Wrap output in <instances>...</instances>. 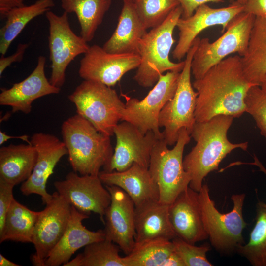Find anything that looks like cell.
<instances>
[{"instance_id":"obj_1","label":"cell","mask_w":266,"mask_h":266,"mask_svg":"<svg viewBox=\"0 0 266 266\" xmlns=\"http://www.w3.org/2000/svg\"><path fill=\"white\" fill-rule=\"evenodd\" d=\"M192 85L198 93L196 122L206 121L219 115L240 117L246 112L247 93L255 85L245 77L238 55L224 59Z\"/></svg>"},{"instance_id":"obj_2","label":"cell","mask_w":266,"mask_h":266,"mask_svg":"<svg viewBox=\"0 0 266 266\" xmlns=\"http://www.w3.org/2000/svg\"><path fill=\"white\" fill-rule=\"evenodd\" d=\"M231 116L219 115L203 122H196L191 136L196 144L183 158L185 170L190 175L189 187L199 192L204 178L218 169L221 161L236 148L246 151L248 142L233 143L227 132L233 119Z\"/></svg>"},{"instance_id":"obj_3","label":"cell","mask_w":266,"mask_h":266,"mask_svg":"<svg viewBox=\"0 0 266 266\" xmlns=\"http://www.w3.org/2000/svg\"><path fill=\"white\" fill-rule=\"evenodd\" d=\"M63 141L73 171L99 175L109 165L113 149L110 136L99 132L87 119L76 114L61 125Z\"/></svg>"},{"instance_id":"obj_4","label":"cell","mask_w":266,"mask_h":266,"mask_svg":"<svg viewBox=\"0 0 266 266\" xmlns=\"http://www.w3.org/2000/svg\"><path fill=\"white\" fill-rule=\"evenodd\" d=\"M180 5L175 8L163 23L152 28L141 40L139 47L140 64L133 79L143 87L154 86L160 76L166 71L181 72L185 62L175 63L169 54L175 40L173 31L181 17Z\"/></svg>"},{"instance_id":"obj_5","label":"cell","mask_w":266,"mask_h":266,"mask_svg":"<svg viewBox=\"0 0 266 266\" xmlns=\"http://www.w3.org/2000/svg\"><path fill=\"white\" fill-rule=\"evenodd\" d=\"M199 195L203 222L211 245L221 253L236 252L239 246L244 244L242 232L247 223L243 217L242 209L245 194L232 195L233 206L226 213L216 208L206 184H202Z\"/></svg>"},{"instance_id":"obj_6","label":"cell","mask_w":266,"mask_h":266,"mask_svg":"<svg viewBox=\"0 0 266 266\" xmlns=\"http://www.w3.org/2000/svg\"><path fill=\"white\" fill-rule=\"evenodd\" d=\"M191 135L182 129L174 147L169 149L164 139H158L151 154L148 167L158 185L159 201L169 205L189 186L191 178L183 166V152Z\"/></svg>"},{"instance_id":"obj_7","label":"cell","mask_w":266,"mask_h":266,"mask_svg":"<svg viewBox=\"0 0 266 266\" xmlns=\"http://www.w3.org/2000/svg\"><path fill=\"white\" fill-rule=\"evenodd\" d=\"M77 114L89 121L100 132L110 136L120 120L125 104L111 87L84 80L68 96Z\"/></svg>"},{"instance_id":"obj_8","label":"cell","mask_w":266,"mask_h":266,"mask_svg":"<svg viewBox=\"0 0 266 266\" xmlns=\"http://www.w3.org/2000/svg\"><path fill=\"white\" fill-rule=\"evenodd\" d=\"M255 16L242 12L228 25L225 32L215 41L200 39L191 62L195 80L201 78L213 66L233 53L242 57L246 52Z\"/></svg>"},{"instance_id":"obj_9","label":"cell","mask_w":266,"mask_h":266,"mask_svg":"<svg viewBox=\"0 0 266 266\" xmlns=\"http://www.w3.org/2000/svg\"><path fill=\"white\" fill-rule=\"evenodd\" d=\"M200 39L197 37L187 52L175 93L159 115V125L164 128L163 138L168 146L176 144L182 129H186L190 134L196 122L195 111L198 93L191 81V62Z\"/></svg>"},{"instance_id":"obj_10","label":"cell","mask_w":266,"mask_h":266,"mask_svg":"<svg viewBox=\"0 0 266 266\" xmlns=\"http://www.w3.org/2000/svg\"><path fill=\"white\" fill-rule=\"evenodd\" d=\"M180 75V72L176 71H167L161 75L153 88L140 100L124 96L126 101L121 121L132 124L144 134L152 131L159 139H164L159 125V115L174 95Z\"/></svg>"},{"instance_id":"obj_11","label":"cell","mask_w":266,"mask_h":266,"mask_svg":"<svg viewBox=\"0 0 266 266\" xmlns=\"http://www.w3.org/2000/svg\"><path fill=\"white\" fill-rule=\"evenodd\" d=\"M49 23L48 47L51 62L50 82L61 88L66 80V71L70 63L78 55L85 54L90 46L72 30L68 13L60 16L49 10L45 13Z\"/></svg>"},{"instance_id":"obj_12","label":"cell","mask_w":266,"mask_h":266,"mask_svg":"<svg viewBox=\"0 0 266 266\" xmlns=\"http://www.w3.org/2000/svg\"><path fill=\"white\" fill-rule=\"evenodd\" d=\"M45 205L39 211L33 237L35 252L31 261L36 266H44L45 260L65 233L71 215V205L57 191Z\"/></svg>"},{"instance_id":"obj_13","label":"cell","mask_w":266,"mask_h":266,"mask_svg":"<svg viewBox=\"0 0 266 266\" xmlns=\"http://www.w3.org/2000/svg\"><path fill=\"white\" fill-rule=\"evenodd\" d=\"M56 191L79 211L89 215L98 214L105 224V214L111 203L109 191L99 175H79L69 172L64 180L54 183Z\"/></svg>"},{"instance_id":"obj_14","label":"cell","mask_w":266,"mask_h":266,"mask_svg":"<svg viewBox=\"0 0 266 266\" xmlns=\"http://www.w3.org/2000/svg\"><path fill=\"white\" fill-rule=\"evenodd\" d=\"M140 64L138 54L111 53L94 44L90 46L80 60L78 73L84 80L99 82L111 87L126 73L137 68Z\"/></svg>"},{"instance_id":"obj_15","label":"cell","mask_w":266,"mask_h":266,"mask_svg":"<svg viewBox=\"0 0 266 266\" xmlns=\"http://www.w3.org/2000/svg\"><path fill=\"white\" fill-rule=\"evenodd\" d=\"M116 143L105 170L122 171L134 163L148 168L152 149L159 139L152 131L145 134L132 124L122 121L114 130Z\"/></svg>"},{"instance_id":"obj_16","label":"cell","mask_w":266,"mask_h":266,"mask_svg":"<svg viewBox=\"0 0 266 266\" xmlns=\"http://www.w3.org/2000/svg\"><path fill=\"white\" fill-rule=\"evenodd\" d=\"M30 139L36 149L37 158L32 174L22 183L20 191L25 196L33 194L39 195L46 204L52 198V194L46 190L48 179L60 159L67 154V150L63 141L51 134L36 133Z\"/></svg>"},{"instance_id":"obj_17","label":"cell","mask_w":266,"mask_h":266,"mask_svg":"<svg viewBox=\"0 0 266 266\" xmlns=\"http://www.w3.org/2000/svg\"><path fill=\"white\" fill-rule=\"evenodd\" d=\"M105 186L111 196L110 204L104 216L105 238L117 244L128 255L135 243V206L121 188L114 185Z\"/></svg>"},{"instance_id":"obj_18","label":"cell","mask_w":266,"mask_h":266,"mask_svg":"<svg viewBox=\"0 0 266 266\" xmlns=\"http://www.w3.org/2000/svg\"><path fill=\"white\" fill-rule=\"evenodd\" d=\"M243 10V5L236 2L219 8H211L203 4L199 6L190 17L180 18L176 25L179 39L172 52L173 58L180 61L184 57L198 34L204 29L221 25L222 32L224 33L230 22Z\"/></svg>"},{"instance_id":"obj_19","label":"cell","mask_w":266,"mask_h":266,"mask_svg":"<svg viewBox=\"0 0 266 266\" xmlns=\"http://www.w3.org/2000/svg\"><path fill=\"white\" fill-rule=\"evenodd\" d=\"M46 57L39 56L36 67L23 80L14 84L0 94V105L10 106L12 112L29 114L35 100L51 94L59 93L61 88L53 85L45 73Z\"/></svg>"},{"instance_id":"obj_20","label":"cell","mask_w":266,"mask_h":266,"mask_svg":"<svg viewBox=\"0 0 266 266\" xmlns=\"http://www.w3.org/2000/svg\"><path fill=\"white\" fill-rule=\"evenodd\" d=\"M169 217L177 237L192 244L208 238L203 222L199 192L189 186L169 205Z\"/></svg>"},{"instance_id":"obj_21","label":"cell","mask_w":266,"mask_h":266,"mask_svg":"<svg viewBox=\"0 0 266 266\" xmlns=\"http://www.w3.org/2000/svg\"><path fill=\"white\" fill-rule=\"evenodd\" d=\"M89 217V215L71 205V215L66 230L45 260L44 266H64L79 249L105 238L103 230L92 231L83 225V220Z\"/></svg>"},{"instance_id":"obj_22","label":"cell","mask_w":266,"mask_h":266,"mask_svg":"<svg viewBox=\"0 0 266 266\" xmlns=\"http://www.w3.org/2000/svg\"><path fill=\"white\" fill-rule=\"evenodd\" d=\"M99 176L104 185L116 186L123 190L132 199L135 207L159 200L158 185L148 168L136 163L122 171H100Z\"/></svg>"},{"instance_id":"obj_23","label":"cell","mask_w":266,"mask_h":266,"mask_svg":"<svg viewBox=\"0 0 266 266\" xmlns=\"http://www.w3.org/2000/svg\"><path fill=\"white\" fill-rule=\"evenodd\" d=\"M135 243L177 237L169 217V205L159 200L135 207Z\"/></svg>"},{"instance_id":"obj_24","label":"cell","mask_w":266,"mask_h":266,"mask_svg":"<svg viewBox=\"0 0 266 266\" xmlns=\"http://www.w3.org/2000/svg\"><path fill=\"white\" fill-rule=\"evenodd\" d=\"M147 33L133 2H123L115 30L102 47L111 53L138 54L140 42Z\"/></svg>"},{"instance_id":"obj_25","label":"cell","mask_w":266,"mask_h":266,"mask_svg":"<svg viewBox=\"0 0 266 266\" xmlns=\"http://www.w3.org/2000/svg\"><path fill=\"white\" fill-rule=\"evenodd\" d=\"M37 158L36 148L28 143L13 144L0 148V179L14 186L31 176Z\"/></svg>"},{"instance_id":"obj_26","label":"cell","mask_w":266,"mask_h":266,"mask_svg":"<svg viewBox=\"0 0 266 266\" xmlns=\"http://www.w3.org/2000/svg\"><path fill=\"white\" fill-rule=\"evenodd\" d=\"M241 57L245 77L260 86L266 75V20L255 17L246 52Z\"/></svg>"},{"instance_id":"obj_27","label":"cell","mask_w":266,"mask_h":266,"mask_svg":"<svg viewBox=\"0 0 266 266\" xmlns=\"http://www.w3.org/2000/svg\"><path fill=\"white\" fill-rule=\"evenodd\" d=\"M111 2V0H61V6L67 13L76 15L80 26V36L89 42L94 38Z\"/></svg>"},{"instance_id":"obj_28","label":"cell","mask_w":266,"mask_h":266,"mask_svg":"<svg viewBox=\"0 0 266 266\" xmlns=\"http://www.w3.org/2000/svg\"><path fill=\"white\" fill-rule=\"evenodd\" d=\"M39 213V211L30 210L14 199L0 231V243L5 241L32 243Z\"/></svg>"},{"instance_id":"obj_29","label":"cell","mask_w":266,"mask_h":266,"mask_svg":"<svg viewBox=\"0 0 266 266\" xmlns=\"http://www.w3.org/2000/svg\"><path fill=\"white\" fill-rule=\"evenodd\" d=\"M53 0H37L30 5L14 8L7 14L0 30V53L4 56L13 41L26 26L34 18L45 13L55 6Z\"/></svg>"},{"instance_id":"obj_30","label":"cell","mask_w":266,"mask_h":266,"mask_svg":"<svg viewBox=\"0 0 266 266\" xmlns=\"http://www.w3.org/2000/svg\"><path fill=\"white\" fill-rule=\"evenodd\" d=\"M120 248L107 239L91 243L72 260L63 266H126Z\"/></svg>"},{"instance_id":"obj_31","label":"cell","mask_w":266,"mask_h":266,"mask_svg":"<svg viewBox=\"0 0 266 266\" xmlns=\"http://www.w3.org/2000/svg\"><path fill=\"white\" fill-rule=\"evenodd\" d=\"M174 251L172 240L153 239L135 243L131 252L124 259L126 266H160Z\"/></svg>"},{"instance_id":"obj_32","label":"cell","mask_w":266,"mask_h":266,"mask_svg":"<svg viewBox=\"0 0 266 266\" xmlns=\"http://www.w3.org/2000/svg\"><path fill=\"white\" fill-rule=\"evenodd\" d=\"M236 252L254 266H266V206L259 201L256 205V222L249 242L239 246Z\"/></svg>"},{"instance_id":"obj_33","label":"cell","mask_w":266,"mask_h":266,"mask_svg":"<svg viewBox=\"0 0 266 266\" xmlns=\"http://www.w3.org/2000/svg\"><path fill=\"white\" fill-rule=\"evenodd\" d=\"M133 3L146 30L161 25L180 5L178 0H134Z\"/></svg>"},{"instance_id":"obj_34","label":"cell","mask_w":266,"mask_h":266,"mask_svg":"<svg viewBox=\"0 0 266 266\" xmlns=\"http://www.w3.org/2000/svg\"><path fill=\"white\" fill-rule=\"evenodd\" d=\"M244 102L246 112L253 117L266 140V92L260 86L254 85L248 91Z\"/></svg>"},{"instance_id":"obj_35","label":"cell","mask_w":266,"mask_h":266,"mask_svg":"<svg viewBox=\"0 0 266 266\" xmlns=\"http://www.w3.org/2000/svg\"><path fill=\"white\" fill-rule=\"evenodd\" d=\"M175 251L180 256L185 266H212L206 258L210 247L206 243L200 246L189 243L178 237L172 240Z\"/></svg>"},{"instance_id":"obj_36","label":"cell","mask_w":266,"mask_h":266,"mask_svg":"<svg viewBox=\"0 0 266 266\" xmlns=\"http://www.w3.org/2000/svg\"><path fill=\"white\" fill-rule=\"evenodd\" d=\"M14 186L0 179V231L2 229L6 215L14 199Z\"/></svg>"},{"instance_id":"obj_37","label":"cell","mask_w":266,"mask_h":266,"mask_svg":"<svg viewBox=\"0 0 266 266\" xmlns=\"http://www.w3.org/2000/svg\"><path fill=\"white\" fill-rule=\"evenodd\" d=\"M28 47V44L19 43L14 53L7 57L1 55L0 58V77L5 69L12 63L22 61L25 52Z\"/></svg>"},{"instance_id":"obj_38","label":"cell","mask_w":266,"mask_h":266,"mask_svg":"<svg viewBox=\"0 0 266 266\" xmlns=\"http://www.w3.org/2000/svg\"><path fill=\"white\" fill-rule=\"evenodd\" d=\"M182 9L181 17L187 18L192 16L196 9L200 5L209 2L220 3L221 0H178Z\"/></svg>"},{"instance_id":"obj_39","label":"cell","mask_w":266,"mask_h":266,"mask_svg":"<svg viewBox=\"0 0 266 266\" xmlns=\"http://www.w3.org/2000/svg\"><path fill=\"white\" fill-rule=\"evenodd\" d=\"M243 12L266 20V0H247Z\"/></svg>"},{"instance_id":"obj_40","label":"cell","mask_w":266,"mask_h":266,"mask_svg":"<svg viewBox=\"0 0 266 266\" xmlns=\"http://www.w3.org/2000/svg\"><path fill=\"white\" fill-rule=\"evenodd\" d=\"M24 2V0H0V18H5L11 10L25 5Z\"/></svg>"},{"instance_id":"obj_41","label":"cell","mask_w":266,"mask_h":266,"mask_svg":"<svg viewBox=\"0 0 266 266\" xmlns=\"http://www.w3.org/2000/svg\"><path fill=\"white\" fill-rule=\"evenodd\" d=\"M160 266H185V265L182 258L174 250L162 263Z\"/></svg>"},{"instance_id":"obj_42","label":"cell","mask_w":266,"mask_h":266,"mask_svg":"<svg viewBox=\"0 0 266 266\" xmlns=\"http://www.w3.org/2000/svg\"><path fill=\"white\" fill-rule=\"evenodd\" d=\"M17 138L22 140L23 141L31 144V139H29V136L27 135H22L19 136L8 135L6 133L0 130V145H2L4 142L7 141L10 139Z\"/></svg>"},{"instance_id":"obj_43","label":"cell","mask_w":266,"mask_h":266,"mask_svg":"<svg viewBox=\"0 0 266 266\" xmlns=\"http://www.w3.org/2000/svg\"><path fill=\"white\" fill-rule=\"evenodd\" d=\"M0 266H19L20 265L15 263L5 258L2 254H0Z\"/></svg>"},{"instance_id":"obj_44","label":"cell","mask_w":266,"mask_h":266,"mask_svg":"<svg viewBox=\"0 0 266 266\" xmlns=\"http://www.w3.org/2000/svg\"><path fill=\"white\" fill-rule=\"evenodd\" d=\"M254 162L251 163V164L255 165L258 166L259 167L260 170L261 171H262L266 175V168L264 167L263 165L259 161V160L258 159V158H257V157L255 155L254 156ZM265 205L266 206V203H265Z\"/></svg>"},{"instance_id":"obj_45","label":"cell","mask_w":266,"mask_h":266,"mask_svg":"<svg viewBox=\"0 0 266 266\" xmlns=\"http://www.w3.org/2000/svg\"><path fill=\"white\" fill-rule=\"evenodd\" d=\"M260 87L263 90L266 92V75L262 80L261 84L260 85Z\"/></svg>"},{"instance_id":"obj_46","label":"cell","mask_w":266,"mask_h":266,"mask_svg":"<svg viewBox=\"0 0 266 266\" xmlns=\"http://www.w3.org/2000/svg\"><path fill=\"white\" fill-rule=\"evenodd\" d=\"M221 0L224 1V0ZM230 0L234 1V2H236L239 4L244 5L246 2L247 0Z\"/></svg>"},{"instance_id":"obj_47","label":"cell","mask_w":266,"mask_h":266,"mask_svg":"<svg viewBox=\"0 0 266 266\" xmlns=\"http://www.w3.org/2000/svg\"><path fill=\"white\" fill-rule=\"evenodd\" d=\"M134 0H123V2H133Z\"/></svg>"}]
</instances>
